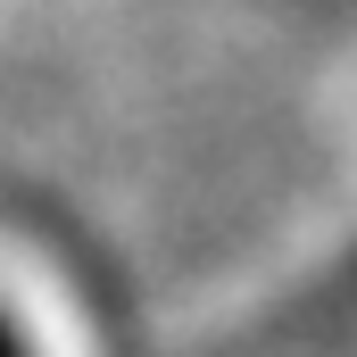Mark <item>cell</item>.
Returning <instances> with one entry per match:
<instances>
[{
    "label": "cell",
    "mask_w": 357,
    "mask_h": 357,
    "mask_svg": "<svg viewBox=\"0 0 357 357\" xmlns=\"http://www.w3.org/2000/svg\"><path fill=\"white\" fill-rule=\"evenodd\" d=\"M341 125H349V150H357V67H349V91H341Z\"/></svg>",
    "instance_id": "6da1fadb"
}]
</instances>
